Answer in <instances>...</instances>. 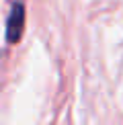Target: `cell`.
Returning a JSON list of instances; mask_svg holds the SVG:
<instances>
[{"mask_svg":"<svg viewBox=\"0 0 123 125\" xmlns=\"http://www.w3.org/2000/svg\"><path fill=\"white\" fill-rule=\"evenodd\" d=\"M23 27H25V8H23L20 2H14L12 8H10L8 21H6V39H8V43H17L20 39Z\"/></svg>","mask_w":123,"mask_h":125,"instance_id":"cell-1","label":"cell"}]
</instances>
